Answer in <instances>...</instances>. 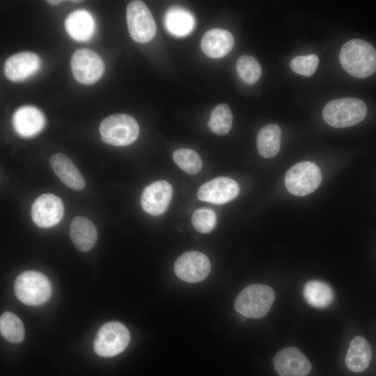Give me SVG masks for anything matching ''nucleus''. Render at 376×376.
Listing matches in <instances>:
<instances>
[{
  "instance_id": "obj_1",
  "label": "nucleus",
  "mask_w": 376,
  "mask_h": 376,
  "mask_svg": "<svg viewBox=\"0 0 376 376\" xmlns=\"http://www.w3.org/2000/svg\"><path fill=\"white\" fill-rule=\"evenodd\" d=\"M339 60L343 69L357 78L368 77L376 71V50L361 39L346 42L340 49Z\"/></svg>"
},
{
  "instance_id": "obj_2",
  "label": "nucleus",
  "mask_w": 376,
  "mask_h": 376,
  "mask_svg": "<svg viewBox=\"0 0 376 376\" xmlns=\"http://www.w3.org/2000/svg\"><path fill=\"white\" fill-rule=\"evenodd\" d=\"M274 299V292L269 286L251 284L237 296L234 308L245 318L260 319L268 313Z\"/></svg>"
},
{
  "instance_id": "obj_3",
  "label": "nucleus",
  "mask_w": 376,
  "mask_h": 376,
  "mask_svg": "<svg viewBox=\"0 0 376 376\" xmlns=\"http://www.w3.org/2000/svg\"><path fill=\"white\" fill-rule=\"evenodd\" d=\"M366 113L367 107L362 100L343 97L327 103L322 111V117L329 125L343 128L361 123Z\"/></svg>"
},
{
  "instance_id": "obj_4",
  "label": "nucleus",
  "mask_w": 376,
  "mask_h": 376,
  "mask_svg": "<svg viewBox=\"0 0 376 376\" xmlns=\"http://www.w3.org/2000/svg\"><path fill=\"white\" fill-rule=\"evenodd\" d=\"M102 139L109 145L125 146L134 142L139 133L136 120L131 116L116 113L105 118L99 127Z\"/></svg>"
},
{
  "instance_id": "obj_5",
  "label": "nucleus",
  "mask_w": 376,
  "mask_h": 376,
  "mask_svg": "<svg viewBox=\"0 0 376 376\" xmlns=\"http://www.w3.org/2000/svg\"><path fill=\"white\" fill-rule=\"evenodd\" d=\"M17 298L29 306H38L46 302L52 294V286L47 277L36 271L20 274L14 283Z\"/></svg>"
},
{
  "instance_id": "obj_6",
  "label": "nucleus",
  "mask_w": 376,
  "mask_h": 376,
  "mask_svg": "<svg viewBox=\"0 0 376 376\" xmlns=\"http://www.w3.org/2000/svg\"><path fill=\"white\" fill-rule=\"evenodd\" d=\"M130 340V332L123 323L109 322L98 330L94 340L93 348L99 356L114 357L125 350Z\"/></svg>"
},
{
  "instance_id": "obj_7",
  "label": "nucleus",
  "mask_w": 376,
  "mask_h": 376,
  "mask_svg": "<svg viewBox=\"0 0 376 376\" xmlns=\"http://www.w3.org/2000/svg\"><path fill=\"white\" fill-rule=\"evenodd\" d=\"M322 173L311 162H301L293 165L285 173V185L292 195L304 196L313 192L320 185Z\"/></svg>"
},
{
  "instance_id": "obj_8",
  "label": "nucleus",
  "mask_w": 376,
  "mask_h": 376,
  "mask_svg": "<svg viewBox=\"0 0 376 376\" xmlns=\"http://www.w3.org/2000/svg\"><path fill=\"white\" fill-rule=\"evenodd\" d=\"M127 27L131 38L136 42L150 41L156 32V25L152 13L141 1H132L126 9Z\"/></svg>"
},
{
  "instance_id": "obj_9",
  "label": "nucleus",
  "mask_w": 376,
  "mask_h": 376,
  "mask_svg": "<svg viewBox=\"0 0 376 376\" xmlns=\"http://www.w3.org/2000/svg\"><path fill=\"white\" fill-rule=\"evenodd\" d=\"M70 66L74 78L78 82L86 85L98 81L104 70L102 58L88 49L75 51L71 58Z\"/></svg>"
},
{
  "instance_id": "obj_10",
  "label": "nucleus",
  "mask_w": 376,
  "mask_h": 376,
  "mask_svg": "<svg viewBox=\"0 0 376 376\" xmlns=\"http://www.w3.org/2000/svg\"><path fill=\"white\" fill-rule=\"evenodd\" d=\"M211 265L207 256L199 251H189L182 253L175 261L173 270L181 280L197 283L210 274Z\"/></svg>"
},
{
  "instance_id": "obj_11",
  "label": "nucleus",
  "mask_w": 376,
  "mask_h": 376,
  "mask_svg": "<svg viewBox=\"0 0 376 376\" xmlns=\"http://www.w3.org/2000/svg\"><path fill=\"white\" fill-rule=\"evenodd\" d=\"M64 213L62 201L52 194L38 197L31 207V218L38 227L50 228L58 224Z\"/></svg>"
},
{
  "instance_id": "obj_12",
  "label": "nucleus",
  "mask_w": 376,
  "mask_h": 376,
  "mask_svg": "<svg viewBox=\"0 0 376 376\" xmlns=\"http://www.w3.org/2000/svg\"><path fill=\"white\" fill-rule=\"evenodd\" d=\"M273 364L280 376H306L311 370L309 360L293 346L279 351L273 358Z\"/></svg>"
},
{
  "instance_id": "obj_13",
  "label": "nucleus",
  "mask_w": 376,
  "mask_h": 376,
  "mask_svg": "<svg viewBox=\"0 0 376 376\" xmlns=\"http://www.w3.org/2000/svg\"><path fill=\"white\" fill-rule=\"evenodd\" d=\"M240 187L233 179L218 177L204 183L198 189V198L214 204H224L237 196Z\"/></svg>"
},
{
  "instance_id": "obj_14",
  "label": "nucleus",
  "mask_w": 376,
  "mask_h": 376,
  "mask_svg": "<svg viewBox=\"0 0 376 376\" xmlns=\"http://www.w3.org/2000/svg\"><path fill=\"white\" fill-rule=\"evenodd\" d=\"M172 194V187L167 181L154 182L143 189L141 197V207L151 215L162 214L166 210Z\"/></svg>"
},
{
  "instance_id": "obj_15",
  "label": "nucleus",
  "mask_w": 376,
  "mask_h": 376,
  "mask_svg": "<svg viewBox=\"0 0 376 376\" xmlns=\"http://www.w3.org/2000/svg\"><path fill=\"white\" fill-rule=\"evenodd\" d=\"M40 59L31 52H19L5 62L3 72L12 81H21L34 75L40 67Z\"/></svg>"
},
{
  "instance_id": "obj_16",
  "label": "nucleus",
  "mask_w": 376,
  "mask_h": 376,
  "mask_svg": "<svg viewBox=\"0 0 376 376\" xmlns=\"http://www.w3.org/2000/svg\"><path fill=\"white\" fill-rule=\"evenodd\" d=\"M46 124L43 113L37 107L26 105L19 107L13 113V125L18 134L33 137L40 132Z\"/></svg>"
},
{
  "instance_id": "obj_17",
  "label": "nucleus",
  "mask_w": 376,
  "mask_h": 376,
  "mask_svg": "<svg viewBox=\"0 0 376 376\" xmlns=\"http://www.w3.org/2000/svg\"><path fill=\"white\" fill-rule=\"evenodd\" d=\"M234 38L228 31L212 29L206 31L201 41L203 52L212 58H219L227 55L233 49Z\"/></svg>"
},
{
  "instance_id": "obj_18",
  "label": "nucleus",
  "mask_w": 376,
  "mask_h": 376,
  "mask_svg": "<svg viewBox=\"0 0 376 376\" xmlns=\"http://www.w3.org/2000/svg\"><path fill=\"white\" fill-rule=\"evenodd\" d=\"M49 163L56 175L65 185L76 191L85 187L84 178L66 155L62 153L53 155L50 157Z\"/></svg>"
},
{
  "instance_id": "obj_19",
  "label": "nucleus",
  "mask_w": 376,
  "mask_h": 376,
  "mask_svg": "<svg viewBox=\"0 0 376 376\" xmlns=\"http://www.w3.org/2000/svg\"><path fill=\"white\" fill-rule=\"evenodd\" d=\"M70 235L74 245L82 252L91 250L97 238L94 224L90 219L80 216L75 217L71 221Z\"/></svg>"
},
{
  "instance_id": "obj_20",
  "label": "nucleus",
  "mask_w": 376,
  "mask_h": 376,
  "mask_svg": "<svg viewBox=\"0 0 376 376\" xmlns=\"http://www.w3.org/2000/svg\"><path fill=\"white\" fill-rule=\"evenodd\" d=\"M68 33L77 41H87L93 35L95 22L86 10H77L70 13L65 20Z\"/></svg>"
},
{
  "instance_id": "obj_21",
  "label": "nucleus",
  "mask_w": 376,
  "mask_h": 376,
  "mask_svg": "<svg viewBox=\"0 0 376 376\" xmlns=\"http://www.w3.org/2000/svg\"><path fill=\"white\" fill-rule=\"evenodd\" d=\"M371 357L370 343L364 337L358 336L351 340L345 362L351 371L361 373L368 368Z\"/></svg>"
},
{
  "instance_id": "obj_22",
  "label": "nucleus",
  "mask_w": 376,
  "mask_h": 376,
  "mask_svg": "<svg viewBox=\"0 0 376 376\" xmlns=\"http://www.w3.org/2000/svg\"><path fill=\"white\" fill-rule=\"evenodd\" d=\"M303 295L310 306L320 309L328 307L334 299V293L330 285L318 280L308 281L304 285Z\"/></svg>"
},
{
  "instance_id": "obj_23",
  "label": "nucleus",
  "mask_w": 376,
  "mask_h": 376,
  "mask_svg": "<svg viewBox=\"0 0 376 376\" xmlns=\"http://www.w3.org/2000/svg\"><path fill=\"white\" fill-rule=\"evenodd\" d=\"M281 130L276 124L262 127L257 135V148L260 155L265 158L276 156L281 146Z\"/></svg>"
},
{
  "instance_id": "obj_24",
  "label": "nucleus",
  "mask_w": 376,
  "mask_h": 376,
  "mask_svg": "<svg viewBox=\"0 0 376 376\" xmlns=\"http://www.w3.org/2000/svg\"><path fill=\"white\" fill-rule=\"evenodd\" d=\"M164 26L172 35L185 36L194 29V19L187 10L180 8H172L166 13Z\"/></svg>"
},
{
  "instance_id": "obj_25",
  "label": "nucleus",
  "mask_w": 376,
  "mask_h": 376,
  "mask_svg": "<svg viewBox=\"0 0 376 376\" xmlns=\"http://www.w3.org/2000/svg\"><path fill=\"white\" fill-rule=\"evenodd\" d=\"M1 335L12 343H18L24 338V327L22 320L11 312L3 313L0 318Z\"/></svg>"
},
{
  "instance_id": "obj_26",
  "label": "nucleus",
  "mask_w": 376,
  "mask_h": 376,
  "mask_svg": "<svg viewBox=\"0 0 376 376\" xmlns=\"http://www.w3.org/2000/svg\"><path fill=\"white\" fill-rule=\"evenodd\" d=\"M233 125V115L226 104H218L211 112L208 127L218 135H225L230 130Z\"/></svg>"
},
{
  "instance_id": "obj_27",
  "label": "nucleus",
  "mask_w": 376,
  "mask_h": 376,
  "mask_svg": "<svg viewBox=\"0 0 376 376\" xmlns=\"http://www.w3.org/2000/svg\"><path fill=\"white\" fill-rule=\"evenodd\" d=\"M173 159L182 170L190 175L198 173L202 168L199 155L189 148H180L173 153Z\"/></svg>"
},
{
  "instance_id": "obj_28",
  "label": "nucleus",
  "mask_w": 376,
  "mask_h": 376,
  "mask_svg": "<svg viewBox=\"0 0 376 376\" xmlns=\"http://www.w3.org/2000/svg\"><path fill=\"white\" fill-rule=\"evenodd\" d=\"M237 72L245 83L253 84L261 75V66L258 61L249 55H243L238 58L236 63Z\"/></svg>"
},
{
  "instance_id": "obj_29",
  "label": "nucleus",
  "mask_w": 376,
  "mask_h": 376,
  "mask_svg": "<svg viewBox=\"0 0 376 376\" xmlns=\"http://www.w3.org/2000/svg\"><path fill=\"white\" fill-rule=\"evenodd\" d=\"M191 223L194 228L199 233H208L216 226V213L207 208L196 210L192 215Z\"/></svg>"
},
{
  "instance_id": "obj_30",
  "label": "nucleus",
  "mask_w": 376,
  "mask_h": 376,
  "mask_svg": "<svg viewBox=\"0 0 376 376\" xmlns=\"http://www.w3.org/2000/svg\"><path fill=\"white\" fill-rule=\"evenodd\" d=\"M318 63V57L315 54H310L293 58L290 63V66L295 73L309 77L315 72Z\"/></svg>"
},
{
  "instance_id": "obj_31",
  "label": "nucleus",
  "mask_w": 376,
  "mask_h": 376,
  "mask_svg": "<svg viewBox=\"0 0 376 376\" xmlns=\"http://www.w3.org/2000/svg\"><path fill=\"white\" fill-rule=\"evenodd\" d=\"M47 2L50 4V5H58L60 3L62 2V1H58V0H48L47 1Z\"/></svg>"
},
{
  "instance_id": "obj_32",
  "label": "nucleus",
  "mask_w": 376,
  "mask_h": 376,
  "mask_svg": "<svg viewBox=\"0 0 376 376\" xmlns=\"http://www.w3.org/2000/svg\"><path fill=\"white\" fill-rule=\"evenodd\" d=\"M71 2H73V3H81L82 1H70Z\"/></svg>"
}]
</instances>
